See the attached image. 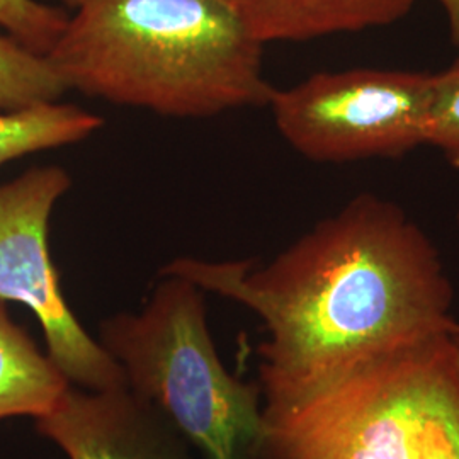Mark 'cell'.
Returning a JSON list of instances; mask_svg holds the SVG:
<instances>
[{
	"label": "cell",
	"mask_w": 459,
	"mask_h": 459,
	"mask_svg": "<svg viewBox=\"0 0 459 459\" xmlns=\"http://www.w3.org/2000/svg\"><path fill=\"white\" fill-rule=\"evenodd\" d=\"M162 271L263 320L265 411L411 345L459 335L437 248L398 204L375 195L354 197L265 265L178 257Z\"/></svg>",
	"instance_id": "obj_1"
},
{
	"label": "cell",
	"mask_w": 459,
	"mask_h": 459,
	"mask_svg": "<svg viewBox=\"0 0 459 459\" xmlns=\"http://www.w3.org/2000/svg\"><path fill=\"white\" fill-rule=\"evenodd\" d=\"M48 53L68 91L178 119L269 106L263 43L218 0H77Z\"/></svg>",
	"instance_id": "obj_2"
},
{
	"label": "cell",
	"mask_w": 459,
	"mask_h": 459,
	"mask_svg": "<svg viewBox=\"0 0 459 459\" xmlns=\"http://www.w3.org/2000/svg\"><path fill=\"white\" fill-rule=\"evenodd\" d=\"M99 344L125 386L174 427L199 459H259L263 394L233 377L208 327L206 291L179 274L160 279L136 312L104 318Z\"/></svg>",
	"instance_id": "obj_3"
},
{
	"label": "cell",
	"mask_w": 459,
	"mask_h": 459,
	"mask_svg": "<svg viewBox=\"0 0 459 459\" xmlns=\"http://www.w3.org/2000/svg\"><path fill=\"white\" fill-rule=\"evenodd\" d=\"M456 337H432L264 411L259 459H419L427 424L459 411Z\"/></svg>",
	"instance_id": "obj_4"
},
{
	"label": "cell",
	"mask_w": 459,
	"mask_h": 459,
	"mask_svg": "<svg viewBox=\"0 0 459 459\" xmlns=\"http://www.w3.org/2000/svg\"><path fill=\"white\" fill-rule=\"evenodd\" d=\"M430 74L356 68L320 72L276 89L279 134L313 162L398 159L424 143Z\"/></svg>",
	"instance_id": "obj_5"
},
{
	"label": "cell",
	"mask_w": 459,
	"mask_h": 459,
	"mask_svg": "<svg viewBox=\"0 0 459 459\" xmlns=\"http://www.w3.org/2000/svg\"><path fill=\"white\" fill-rule=\"evenodd\" d=\"M70 187L60 165L33 167L0 184V301L33 313L49 358L72 385L108 390L125 385L121 369L72 312L49 252V220Z\"/></svg>",
	"instance_id": "obj_6"
},
{
	"label": "cell",
	"mask_w": 459,
	"mask_h": 459,
	"mask_svg": "<svg viewBox=\"0 0 459 459\" xmlns=\"http://www.w3.org/2000/svg\"><path fill=\"white\" fill-rule=\"evenodd\" d=\"M66 459H199L181 434L125 385H70L53 411L34 420Z\"/></svg>",
	"instance_id": "obj_7"
},
{
	"label": "cell",
	"mask_w": 459,
	"mask_h": 459,
	"mask_svg": "<svg viewBox=\"0 0 459 459\" xmlns=\"http://www.w3.org/2000/svg\"><path fill=\"white\" fill-rule=\"evenodd\" d=\"M259 43L308 41L394 24L417 0H218Z\"/></svg>",
	"instance_id": "obj_8"
},
{
	"label": "cell",
	"mask_w": 459,
	"mask_h": 459,
	"mask_svg": "<svg viewBox=\"0 0 459 459\" xmlns=\"http://www.w3.org/2000/svg\"><path fill=\"white\" fill-rule=\"evenodd\" d=\"M70 385L0 301V420L41 419L58 405Z\"/></svg>",
	"instance_id": "obj_9"
},
{
	"label": "cell",
	"mask_w": 459,
	"mask_h": 459,
	"mask_svg": "<svg viewBox=\"0 0 459 459\" xmlns=\"http://www.w3.org/2000/svg\"><path fill=\"white\" fill-rule=\"evenodd\" d=\"M98 115L75 104L51 102L0 115V165L24 155L77 145L102 128Z\"/></svg>",
	"instance_id": "obj_10"
},
{
	"label": "cell",
	"mask_w": 459,
	"mask_h": 459,
	"mask_svg": "<svg viewBox=\"0 0 459 459\" xmlns=\"http://www.w3.org/2000/svg\"><path fill=\"white\" fill-rule=\"evenodd\" d=\"M68 92L48 55L24 47L11 34H0V109L21 111L58 102Z\"/></svg>",
	"instance_id": "obj_11"
},
{
	"label": "cell",
	"mask_w": 459,
	"mask_h": 459,
	"mask_svg": "<svg viewBox=\"0 0 459 459\" xmlns=\"http://www.w3.org/2000/svg\"><path fill=\"white\" fill-rule=\"evenodd\" d=\"M424 143L459 169V56L441 74H430L424 109Z\"/></svg>",
	"instance_id": "obj_12"
},
{
	"label": "cell",
	"mask_w": 459,
	"mask_h": 459,
	"mask_svg": "<svg viewBox=\"0 0 459 459\" xmlns=\"http://www.w3.org/2000/svg\"><path fill=\"white\" fill-rule=\"evenodd\" d=\"M68 13L38 0H0V28L36 53L48 55L65 30Z\"/></svg>",
	"instance_id": "obj_13"
},
{
	"label": "cell",
	"mask_w": 459,
	"mask_h": 459,
	"mask_svg": "<svg viewBox=\"0 0 459 459\" xmlns=\"http://www.w3.org/2000/svg\"><path fill=\"white\" fill-rule=\"evenodd\" d=\"M419 459H459V411L427 424L420 436Z\"/></svg>",
	"instance_id": "obj_14"
},
{
	"label": "cell",
	"mask_w": 459,
	"mask_h": 459,
	"mask_svg": "<svg viewBox=\"0 0 459 459\" xmlns=\"http://www.w3.org/2000/svg\"><path fill=\"white\" fill-rule=\"evenodd\" d=\"M443 5L444 13L449 21V31L453 45L458 49L459 56V0H437Z\"/></svg>",
	"instance_id": "obj_15"
},
{
	"label": "cell",
	"mask_w": 459,
	"mask_h": 459,
	"mask_svg": "<svg viewBox=\"0 0 459 459\" xmlns=\"http://www.w3.org/2000/svg\"><path fill=\"white\" fill-rule=\"evenodd\" d=\"M60 2L65 5V9H74V5H75L77 0H60Z\"/></svg>",
	"instance_id": "obj_16"
},
{
	"label": "cell",
	"mask_w": 459,
	"mask_h": 459,
	"mask_svg": "<svg viewBox=\"0 0 459 459\" xmlns=\"http://www.w3.org/2000/svg\"><path fill=\"white\" fill-rule=\"evenodd\" d=\"M456 349H458V358H459V335L456 337Z\"/></svg>",
	"instance_id": "obj_17"
},
{
	"label": "cell",
	"mask_w": 459,
	"mask_h": 459,
	"mask_svg": "<svg viewBox=\"0 0 459 459\" xmlns=\"http://www.w3.org/2000/svg\"><path fill=\"white\" fill-rule=\"evenodd\" d=\"M458 225H459V212H458Z\"/></svg>",
	"instance_id": "obj_18"
}]
</instances>
